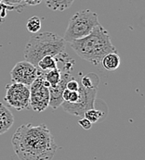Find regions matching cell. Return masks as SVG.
<instances>
[{"label": "cell", "mask_w": 145, "mask_h": 160, "mask_svg": "<svg viewBox=\"0 0 145 160\" xmlns=\"http://www.w3.org/2000/svg\"><path fill=\"white\" fill-rule=\"evenodd\" d=\"M11 144L21 160H52L58 145L46 124H23L13 133Z\"/></svg>", "instance_id": "6da1fadb"}, {"label": "cell", "mask_w": 145, "mask_h": 160, "mask_svg": "<svg viewBox=\"0 0 145 160\" xmlns=\"http://www.w3.org/2000/svg\"><path fill=\"white\" fill-rule=\"evenodd\" d=\"M72 49L83 59L99 65L108 54L117 52L113 45L109 32L100 25L96 26L87 36L70 43Z\"/></svg>", "instance_id": "7a4b0ae2"}, {"label": "cell", "mask_w": 145, "mask_h": 160, "mask_svg": "<svg viewBox=\"0 0 145 160\" xmlns=\"http://www.w3.org/2000/svg\"><path fill=\"white\" fill-rule=\"evenodd\" d=\"M65 51V41L59 34L51 32L34 33L24 49L25 60L35 67L44 57H57Z\"/></svg>", "instance_id": "3957f363"}, {"label": "cell", "mask_w": 145, "mask_h": 160, "mask_svg": "<svg viewBox=\"0 0 145 160\" xmlns=\"http://www.w3.org/2000/svg\"><path fill=\"white\" fill-rule=\"evenodd\" d=\"M99 24L96 12L90 9H83L75 12L69 21L68 27L62 37L65 42L71 43L89 34Z\"/></svg>", "instance_id": "277c9868"}, {"label": "cell", "mask_w": 145, "mask_h": 160, "mask_svg": "<svg viewBox=\"0 0 145 160\" xmlns=\"http://www.w3.org/2000/svg\"><path fill=\"white\" fill-rule=\"evenodd\" d=\"M49 86V83L45 79V72L38 69L36 79L29 86L30 107L34 111L43 112L48 108Z\"/></svg>", "instance_id": "5b68a950"}, {"label": "cell", "mask_w": 145, "mask_h": 160, "mask_svg": "<svg viewBox=\"0 0 145 160\" xmlns=\"http://www.w3.org/2000/svg\"><path fill=\"white\" fill-rule=\"evenodd\" d=\"M79 99L76 103H67L62 102L61 107L63 110L69 114L74 115L83 118L84 113L91 108H95V100L97 95V88L88 89L82 86L79 82Z\"/></svg>", "instance_id": "8992f818"}, {"label": "cell", "mask_w": 145, "mask_h": 160, "mask_svg": "<svg viewBox=\"0 0 145 160\" xmlns=\"http://www.w3.org/2000/svg\"><path fill=\"white\" fill-rule=\"evenodd\" d=\"M4 101L18 111L28 109L30 108L29 86L14 82L7 84Z\"/></svg>", "instance_id": "52a82bcc"}, {"label": "cell", "mask_w": 145, "mask_h": 160, "mask_svg": "<svg viewBox=\"0 0 145 160\" xmlns=\"http://www.w3.org/2000/svg\"><path fill=\"white\" fill-rule=\"evenodd\" d=\"M38 74L37 67L27 60L18 62L10 71L12 82L30 86Z\"/></svg>", "instance_id": "ba28073f"}, {"label": "cell", "mask_w": 145, "mask_h": 160, "mask_svg": "<svg viewBox=\"0 0 145 160\" xmlns=\"http://www.w3.org/2000/svg\"><path fill=\"white\" fill-rule=\"evenodd\" d=\"M72 74L69 72L62 73L61 80L59 83L55 86H49V104L48 107H50L52 109H57L59 107H61L62 100V92L66 89V84L68 81L72 79Z\"/></svg>", "instance_id": "9c48e42d"}, {"label": "cell", "mask_w": 145, "mask_h": 160, "mask_svg": "<svg viewBox=\"0 0 145 160\" xmlns=\"http://www.w3.org/2000/svg\"><path fill=\"white\" fill-rule=\"evenodd\" d=\"M14 124V116L10 109L0 103V135L6 133Z\"/></svg>", "instance_id": "30bf717a"}, {"label": "cell", "mask_w": 145, "mask_h": 160, "mask_svg": "<svg viewBox=\"0 0 145 160\" xmlns=\"http://www.w3.org/2000/svg\"><path fill=\"white\" fill-rule=\"evenodd\" d=\"M120 57L117 54V52H113L108 55H106L102 59H101V65L103 69L109 71H114L119 68L120 66Z\"/></svg>", "instance_id": "8fae6325"}, {"label": "cell", "mask_w": 145, "mask_h": 160, "mask_svg": "<svg viewBox=\"0 0 145 160\" xmlns=\"http://www.w3.org/2000/svg\"><path fill=\"white\" fill-rule=\"evenodd\" d=\"M46 6L54 11H63L68 9L74 0H44Z\"/></svg>", "instance_id": "7c38bea8"}, {"label": "cell", "mask_w": 145, "mask_h": 160, "mask_svg": "<svg viewBox=\"0 0 145 160\" xmlns=\"http://www.w3.org/2000/svg\"><path fill=\"white\" fill-rule=\"evenodd\" d=\"M36 67L39 70L47 72L48 70L58 68L57 67V60H56L55 57L47 56V57H44L42 59L39 60Z\"/></svg>", "instance_id": "4fadbf2b"}, {"label": "cell", "mask_w": 145, "mask_h": 160, "mask_svg": "<svg viewBox=\"0 0 145 160\" xmlns=\"http://www.w3.org/2000/svg\"><path fill=\"white\" fill-rule=\"evenodd\" d=\"M99 82V77L95 73L90 72V73H88L87 75H85L79 82L85 88L91 89V88H98Z\"/></svg>", "instance_id": "5bb4252c"}, {"label": "cell", "mask_w": 145, "mask_h": 160, "mask_svg": "<svg viewBox=\"0 0 145 160\" xmlns=\"http://www.w3.org/2000/svg\"><path fill=\"white\" fill-rule=\"evenodd\" d=\"M62 70L58 68L48 70L47 72H45V79L49 83L50 86H55L59 83L61 77H62Z\"/></svg>", "instance_id": "9a60e30c"}, {"label": "cell", "mask_w": 145, "mask_h": 160, "mask_svg": "<svg viewBox=\"0 0 145 160\" xmlns=\"http://www.w3.org/2000/svg\"><path fill=\"white\" fill-rule=\"evenodd\" d=\"M26 28L28 32L32 33L39 32V31L41 30V20L39 19V17L37 16L31 17L26 22Z\"/></svg>", "instance_id": "2e32d148"}, {"label": "cell", "mask_w": 145, "mask_h": 160, "mask_svg": "<svg viewBox=\"0 0 145 160\" xmlns=\"http://www.w3.org/2000/svg\"><path fill=\"white\" fill-rule=\"evenodd\" d=\"M83 118H86L87 119H89L93 124V123L98 122L102 118V111L95 109V108H91V109L87 110L84 113Z\"/></svg>", "instance_id": "e0dca14e"}, {"label": "cell", "mask_w": 145, "mask_h": 160, "mask_svg": "<svg viewBox=\"0 0 145 160\" xmlns=\"http://www.w3.org/2000/svg\"><path fill=\"white\" fill-rule=\"evenodd\" d=\"M66 89L72 92L78 91V89H79V82H77L74 79V77H72L70 81H68V82L66 84Z\"/></svg>", "instance_id": "ac0fdd59"}, {"label": "cell", "mask_w": 145, "mask_h": 160, "mask_svg": "<svg viewBox=\"0 0 145 160\" xmlns=\"http://www.w3.org/2000/svg\"><path fill=\"white\" fill-rule=\"evenodd\" d=\"M78 124H79L84 130H90L91 127H92V123H91L89 119H87L86 118H82L81 119H79V120H78Z\"/></svg>", "instance_id": "d6986e66"}, {"label": "cell", "mask_w": 145, "mask_h": 160, "mask_svg": "<svg viewBox=\"0 0 145 160\" xmlns=\"http://www.w3.org/2000/svg\"><path fill=\"white\" fill-rule=\"evenodd\" d=\"M23 1L24 0H0V2L8 6H17V5H20Z\"/></svg>", "instance_id": "ffe728a7"}, {"label": "cell", "mask_w": 145, "mask_h": 160, "mask_svg": "<svg viewBox=\"0 0 145 160\" xmlns=\"http://www.w3.org/2000/svg\"><path fill=\"white\" fill-rule=\"evenodd\" d=\"M24 1L27 4V5H30V6H36V5H39L43 0H24Z\"/></svg>", "instance_id": "44dd1931"}]
</instances>
